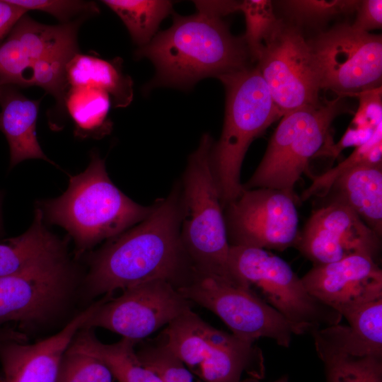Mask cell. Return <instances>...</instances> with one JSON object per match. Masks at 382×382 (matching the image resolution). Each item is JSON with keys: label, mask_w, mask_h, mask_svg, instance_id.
Listing matches in <instances>:
<instances>
[{"label": "cell", "mask_w": 382, "mask_h": 382, "mask_svg": "<svg viewBox=\"0 0 382 382\" xmlns=\"http://www.w3.org/2000/svg\"><path fill=\"white\" fill-rule=\"evenodd\" d=\"M180 183L154 204L147 217L91 255L84 279L88 299L157 279L178 288L192 277L194 269L180 237Z\"/></svg>", "instance_id": "obj_1"}, {"label": "cell", "mask_w": 382, "mask_h": 382, "mask_svg": "<svg viewBox=\"0 0 382 382\" xmlns=\"http://www.w3.org/2000/svg\"><path fill=\"white\" fill-rule=\"evenodd\" d=\"M136 55L148 58L156 67L151 86L185 88L206 77L245 69L250 57L243 37L232 35L222 17L200 10L191 16L173 15L172 25L156 34Z\"/></svg>", "instance_id": "obj_2"}, {"label": "cell", "mask_w": 382, "mask_h": 382, "mask_svg": "<svg viewBox=\"0 0 382 382\" xmlns=\"http://www.w3.org/2000/svg\"><path fill=\"white\" fill-rule=\"evenodd\" d=\"M38 208L46 221L68 232L80 257L144 220L154 204L142 206L125 195L110 179L104 160L93 151L87 168L70 176L66 190Z\"/></svg>", "instance_id": "obj_3"}, {"label": "cell", "mask_w": 382, "mask_h": 382, "mask_svg": "<svg viewBox=\"0 0 382 382\" xmlns=\"http://www.w3.org/2000/svg\"><path fill=\"white\" fill-rule=\"evenodd\" d=\"M226 90V110L219 140L212 145L211 164L223 207L244 190L241 170L252 141L282 117L257 67L218 78Z\"/></svg>", "instance_id": "obj_4"}, {"label": "cell", "mask_w": 382, "mask_h": 382, "mask_svg": "<svg viewBox=\"0 0 382 382\" xmlns=\"http://www.w3.org/2000/svg\"><path fill=\"white\" fill-rule=\"evenodd\" d=\"M213 144L209 134H203L187 161L180 183L181 241L195 272L237 285L228 268L230 244L211 164Z\"/></svg>", "instance_id": "obj_5"}, {"label": "cell", "mask_w": 382, "mask_h": 382, "mask_svg": "<svg viewBox=\"0 0 382 382\" xmlns=\"http://www.w3.org/2000/svg\"><path fill=\"white\" fill-rule=\"evenodd\" d=\"M343 97L318 102L282 116L265 153L244 190L271 188L297 198L294 186L328 138Z\"/></svg>", "instance_id": "obj_6"}, {"label": "cell", "mask_w": 382, "mask_h": 382, "mask_svg": "<svg viewBox=\"0 0 382 382\" xmlns=\"http://www.w3.org/2000/svg\"><path fill=\"white\" fill-rule=\"evenodd\" d=\"M228 268L238 286L255 288L258 297L306 333L342 318L308 293L286 261L265 249L230 245Z\"/></svg>", "instance_id": "obj_7"}, {"label": "cell", "mask_w": 382, "mask_h": 382, "mask_svg": "<svg viewBox=\"0 0 382 382\" xmlns=\"http://www.w3.org/2000/svg\"><path fill=\"white\" fill-rule=\"evenodd\" d=\"M177 289L189 301L215 313L231 330L232 335L243 342L253 344L265 337L288 347L293 335L306 333L252 290L221 278L194 272Z\"/></svg>", "instance_id": "obj_8"}, {"label": "cell", "mask_w": 382, "mask_h": 382, "mask_svg": "<svg viewBox=\"0 0 382 382\" xmlns=\"http://www.w3.org/2000/svg\"><path fill=\"white\" fill-rule=\"evenodd\" d=\"M308 43L318 67L320 89L344 97L381 87V35L340 24Z\"/></svg>", "instance_id": "obj_9"}, {"label": "cell", "mask_w": 382, "mask_h": 382, "mask_svg": "<svg viewBox=\"0 0 382 382\" xmlns=\"http://www.w3.org/2000/svg\"><path fill=\"white\" fill-rule=\"evenodd\" d=\"M76 284L68 255L0 277V326L14 322L26 329L50 322L69 305Z\"/></svg>", "instance_id": "obj_10"}, {"label": "cell", "mask_w": 382, "mask_h": 382, "mask_svg": "<svg viewBox=\"0 0 382 382\" xmlns=\"http://www.w3.org/2000/svg\"><path fill=\"white\" fill-rule=\"evenodd\" d=\"M257 66L282 116L319 102L320 76L299 29L282 21L264 41Z\"/></svg>", "instance_id": "obj_11"}, {"label": "cell", "mask_w": 382, "mask_h": 382, "mask_svg": "<svg viewBox=\"0 0 382 382\" xmlns=\"http://www.w3.org/2000/svg\"><path fill=\"white\" fill-rule=\"evenodd\" d=\"M296 199L275 189L244 190L225 207L229 244L276 250L296 245L300 233Z\"/></svg>", "instance_id": "obj_12"}, {"label": "cell", "mask_w": 382, "mask_h": 382, "mask_svg": "<svg viewBox=\"0 0 382 382\" xmlns=\"http://www.w3.org/2000/svg\"><path fill=\"white\" fill-rule=\"evenodd\" d=\"M170 282L157 279L104 296L83 327L101 328L139 341L190 308Z\"/></svg>", "instance_id": "obj_13"}, {"label": "cell", "mask_w": 382, "mask_h": 382, "mask_svg": "<svg viewBox=\"0 0 382 382\" xmlns=\"http://www.w3.org/2000/svg\"><path fill=\"white\" fill-rule=\"evenodd\" d=\"M295 246L314 265H318L355 253L376 258L380 236L351 207L332 200L312 214Z\"/></svg>", "instance_id": "obj_14"}, {"label": "cell", "mask_w": 382, "mask_h": 382, "mask_svg": "<svg viewBox=\"0 0 382 382\" xmlns=\"http://www.w3.org/2000/svg\"><path fill=\"white\" fill-rule=\"evenodd\" d=\"M301 280L311 296L343 317L363 304L382 299V270L376 258L364 253L314 265Z\"/></svg>", "instance_id": "obj_15"}, {"label": "cell", "mask_w": 382, "mask_h": 382, "mask_svg": "<svg viewBox=\"0 0 382 382\" xmlns=\"http://www.w3.org/2000/svg\"><path fill=\"white\" fill-rule=\"evenodd\" d=\"M100 303L95 301L58 332L35 343L10 340L0 344V382H55L62 356Z\"/></svg>", "instance_id": "obj_16"}, {"label": "cell", "mask_w": 382, "mask_h": 382, "mask_svg": "<svg viewBox=\"0 0 382 382\" xmlns=\"http://www.w3.org/2000/svg\"><path fill=\"white\" fill-rule=\"evenodd\" d=\"M311 333L325 366L326 382H382V357L358 354L343 325L320 328Z\"/></svg>", "instance_id": "obj_17"}, {"label": "cell", "mask_w": 382, "mask_h": 382, "mask_svg": "<svg viewBox=\"0 0 382 382\" xmlns=\"http://www.w3.org/2000/svg\"><path fill=\"white\" fill-rule=\"evenodd\" d=\"M15 86L0 85V130L8 144L10 167L30 158L51 162L43 153L36 134L40 100L27 98Z\"/></svg>", "instance_id": "obj_18"}, {"label": "cell", "mask_w": 382, "mask_h": 382, "mask_svg": "<svg viewBox=\"0 0 382 382\" xmlns=\"http://www.w3.org/2000/svg\"><path fill=\"white\" fill-rule=\"evenodd\" d=\"M43 221L37 207L25 233L0 241V277L23 272L67 255L66 241L50 232Z\"/></svg>", "instance_id": "obj_19"}, {"label": "cell", "mask_w": 382, "mask_h": 382, "mask_svg": "<svg viewBox=\"0 0 382 382\" xmlns=\"http://www.w3.org/2000/svg\"><path fill=\"white\" fill-rule=\"evenodd\" d=\"M164 336L165 347L195 374L214 346L231 345L240 340L233 335L212 327L191 308L168 324Z\"/></svg>", "instance_id": "obj_20"}, {"label": "cell", "mask_w": 382, "mask_h": 382, "mask_svg": "<svg viewBox=\"0 0 382 382\" xmlns=\"http://www.w3.org/2000/svg\"><path fill=\"white\" fill-rule=\"evenodd\" d=\"M333 200L351 207L378 236L382 233V163L364 164L345 173L332 185Z\"/></svg>", "instance_id": "obj_21"}, {"label": "cell", "mask_w": 382, "mask_h": 382, "mask_svg": "<svg viewBox=\"0 0 382 382\" xmlns=\"http://www.w3.org/2000/svg\"><path fill=\"white\" fill-rule=\"evenodd\" d=\"M138 342L122 337L115 343L105 344L98 339L93 328L83 327L76 334L68 349L100 360L118 382H163L139 359L134 349Z\"/></svg>", "instance_id": "obj_22"}, {"label": "cell", "mask_w": 382, "mask_h": 382, "mask_svg": "<svg viewBox=\"0 0 382 382\" xmlns=\"http://www.w3.org/2000/svg\"><path fill=\"white\" fill-rule=\"evenodd\" d=\"M69 86H89L105 91L115 107H125L132 100L131 78L122 71L121 59H103L76 53L67 62Z\"/></svg>", "instance_id": "obj_23"}, {"label": "cell", "mask_w": 382, "mask_h": 382, "mask_svg": "<svg viewBox=\"0 0 382 382\" xmlns=\"http://www.w3.org/2000/svg\"><path fill=\"white\" fill-rule=\"evenodd\" d=\"M64 104L74 122L76 136L100 137L110 130L108 115L111 99L105 91L89 86H69Z\"/></svg>", "instance_id": "obj_24"}, {"label": "cell", "mask_w": 382, "mask_h": 382, "mask_svg": "<svg viewBox=\"0 0 382 382\" xmlns=\"http://www.w3.org/2000/svg\"><path fill=\"white\" fill-rule=\"evenodd\" d=\"M126 25L133 41L140 47L156 35L159 24L172 11L170 1L105 0Z\"/></svg>", "instance_id": "obj_25"}, {"label": "cell", "mask_w": 382, "mask_h": 382, "mask_svg": "<svg viewBox=\"0 0 382 382\" xmlns=\"http://www.w3.org/2000/svg\"><path fill=\"white\" fill-rule=\"evenodd\" d=\"M381 128H380L368 141L356 147V149L343 162L322 175L313 176L312 183L301 195V200L308 199L315 195L323 196L328 194L337 178L356 166L381 163Z\"/></svg>", "instance_id": "obj_26"}, {"label": "cell", "mask_w": 382, "mask_h": 382, "mask_svg": "<svg viewBox=\"0 0 382 382\" xmlns=\"http://www.w3.org/2000/svg\"><path fill=\"white\" fill-rule=\"evenodd\" d=\"M238 11L243 12L245 19L246 31L243 38L250 57L257 60L264 41L282 21L277 18L270 0L240 1Z\"/></svg>", "instance_id": "obj_27"}, {"label": "cell", "mask_w": 382, "mask_h": 382, "mask_svg": "<svg viewBox=\"0 0 382 382\" xmlns=\"http://www.w3.org/2000/svg\"><path fill=\"white\" fill-rule=\"evenodd\" d=\"M358 0H289L279 1L285 13L297 23L310 26L356 11Z\"/></svg>", "instance_id": "obj_28"}, {"label": "cell", "mask_w": 382, "mask_h": 382, "mask_svg": "<svg viewBox=\"0 0 382 382\" xmlns=\"http://www.w3.org/2000/svg\"><path fill=\"white\" fill-rule=\"evenodd\" d=\"M354 338L382 357V299L363 304L344 316Z\"/></svg>", "instance_id": "obj_29"}, {"label": "cell", "mask_w": 382, "mask_h": 382, "mask_svg": "<svg viewBox=\"0 0 382 382\" xmlns=\"http://www.w3.org/2000/svg\"><path fill=\"white\" fill-rule=\"evenodd\" d=\"M113 378L100 360L67 349L61 359L55 382H112Z\"/></svg>", "instance_id": "obj_30"}, {"label": "cell", "mask_w": 382, "mask_h": 382, "mask_svg": "<svg viewBox=\"0 0 382 382\" xmlns=\"http://www.w3.org/2000/svg\"><path fill=\"white\" fill-rule=\"evenodd\" d=\"M74 54L52 55L35 61L30 68L28 86L44 88L55 97L60 105H64L69 87L66 66Z\"/></svg>", "instance_id": "obj_31"}, {"label": "cell", "mask_w": 382, "mask_h": 382, "mask_svg": "<svg viewBox=\"0 0 382 382\" xmlns=\"http://www.w3.org/2000/svg\"><path fill=\"white\" fill-rule=\"evenodd\" d=\"M137 354L141 364L163 382H195L191 372L163 344L145 347Z\"/></svg>", "instance_id": "obj_32"}, {"label": "cell", "mask_w": 382, "mask_h": 382, "mask_svg": "<svg viewBox=\"0 0 382 382\" xmlns=\"http://www.w3.org/2000/svg\"><path fill=\"white\" fill-rule=\"evenodd\" d=\"M11 3L28 10H37L51 14L62 24L69 23L79 14H93L98 12L94 2L73 0H8Z\"/></svg>", "instance_id": "obj_33"}, {"label": "cell", "mask_w": 382, "mask_h": 382, "mask_svg": "<svg viewBox=\"0 0 382 382\" xmlns=\"http://www.w3.org/2000/svg\"><path fill=\"white\" fill-rule=\"evenodd\" d=\"M356 12L355 21L351 25L353 29L359 32L369 33L371 30L381 28V0L359 1Z\"/></svg>", "instance_id": "obj_34"}, {"label": "cell", "mask_w": 382, "mask_h": 382, "mask_svg": "<svg viewBox=\"0 0 382 382\" xmlns=\"http://www.w3.org/2000/svg\"><path fill=\"white\" fill-rule=\"evenodd\" d=\"M26 12V10L8 0H0V44Z\"/></svg>", "instance_id": "obj_35"}, {"label": "cell", "mask_w": 382, "mask_h": 382, "mask_svg": "<svg viewBox=\"0 0 382 382\" xmlns=\"http://www.w3.org/2000/svg\"><path fill=\"white\" fill-rule=\"evenodd\" d=\"M194 2L197 10L207 11L220 17L238 11L240 3L236 1H195Z\"/></svg>", "instance_id": "obj_36"}, {"label": "cell", "mask_w": 382, "mask_h": 382, "mask_svg": "<svg viewBox=\"0 0 382 382\" xmlns=\"http://www.w3.org/2000/svg\"><path fill=\"white\" fill-rule=\"evenodd\" d=\"M16 340L28 342L27 334L20 330L9 327L6 325L0 326V344L6 341Z\"/></svg>", "instance_id": "obj_37"}, {"label": "cell", "mask_w": 382, "mask_h": 382, "mask_svg": "<svg viewBox=\"0 0 382 382\" xmlns=\"http://www.w3.org/2000/svg\"><path fill=\"white\" fill-rule=\"evenodd\" d=\"M273 382H289V379L286 376H284L279 378L278 380H276Z\"/></svg>", "instance_id": "obj_38"}, {"label": "cell", "mask_w": 382, "mask_h": 382, "mask_svg": "<svg viewBox=\"0 0 382 382\" xmlns=\"http://www.w3.org/2000/svg\"><path fill=\"white\" fill-rule=\"evenodd\" d=\"M348 332V331H347ZM349 335V334H348ZM351 339V338H350ZM354 343V342H353ZM356 346V345H355ZM357 347V346H356ZM358 348V347H357ZM359 349V348H358ZM360 350V349H359ZM361 351V350H360ZM363 353V352H362ZM364 354V353H363Z\"/></svg>", "instance_id": "obj_39"}, {"label": "cell", "mask_w": 382, "mask_h": 382, "mask_svg": "<svg viewBox=\"0 0 382 382\" xmlns=\"http://www.w3.org/2000/svg\"><path fill=\"white\" fill-rule=\"evenodd\" d=\"M0 219H1V218H0Z\"/></svg>", "instance_id": "obj_40"}]
</instances>
